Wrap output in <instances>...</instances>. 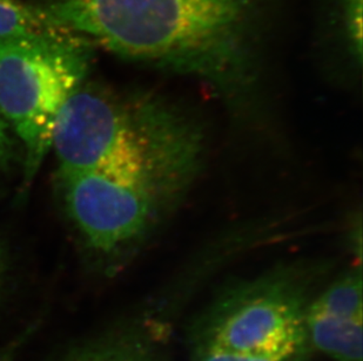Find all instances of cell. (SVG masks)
Masks as SVG:
<instances>
[{"label": "cell", "mask_w": 363, "mask_h": 361, "mask_svg": "<svg viewBox=\"0 0 363 361\" xmlns=\"http://www.w3.org/2000/svg\"><path fill=\"white\" fill-rule=\"evenodd\" d=\"M363 319L306 311V339L336 361H362Z\"/></svg>", "instance_id": "8992f818"}, {"label": "cell", "mask_w": 363, "mask_h": 361, "mask_svg": "<svg viewBox=\"0 0 363 361\" xmlns=\"http://www.w3.org/2000/svg\"><path fill=\"white\" fill-rule=\"evenodd\" d=\"M362 285L361 266L353 268L309 303L307 311L334 317L362 319Z\"/></svg>", "instance_id": "ba28073f"}, {"label": "cell", "mask_w": 363, "mask_h": 361, "mask_svg": "<svg viewBox=\"0 0 363 361\" xmlns=\"http://www.w3.org/2000/svg\"><path fill=\"white\" fill-rule=\"evenodd\" d=\"M0 361H10V357L6 353H3V355H0Z\"/></svg>", "instance_id": "4fadbf2b"}, {"label": "cell", "mask_w": 363, "mask_h": 361, "mask_svg": "<svg viewBox=\"0 0 363 361\" xmlns=\"http://www.w3.org/2000/svg\"><path fill=\"white\" fill-rule=\"evenodd\" d=\"M202 130L182 107L150 92L79 88L55 120L51 148L60 174L104 171L151 156Z\"/></svg>", "instance_id": "3957f363"}, {"label": "cell", "mask_w": 363, "mask_h": 361, "mask_svg": "<svg viewBox=\"0 0 363 361\" xmlns=\"http://www.w3.org/2000/svg\"><path fill=\"white\" fill-rule=\"evenodd\" d=\"M91 42L79 37L0 40V114L26 151L30 182L51 149L55 120L89 69Z\"/></svg>", "instance_id": "277c9868"}, {"label": "cell", "mask_w": 363, "mask_h": 361, "mask_svg": "<svg viewBox=\"0 0 363 361\" xmlns=\"http://www.w3.org/2000/svg\"><path fill=\"white\" fill-rule=\"evenodd\" d=\"M311 273L280 265L223 293L206 316L201 346L294 358L305 344Z\"/></svg>", "instance_id": "5b68a950"}, {"label": "cell", "mask_w": 363, "mask_h": 361, "mask_svg": "<svg viewBox=\"0 0 363 361\" xmlns=\"http://www.w3.org/2000/svg\"><path fill=\"white\" fill-rule=\"evenodd\" d=\"M48 10L89 42L196 79L234 110L252 108L266 26L261 0H55Z\"/></svg>", "instance_id": "6da1fadb"}, {"label": "cell", "mask_w": 363, "mask_h": 361, "mask_svg": "<svg viewBox=\"0 0 363 361\" xmlns=\"http://www.w3.org/2000/svg\"><path fill=\"white\" fill-rule=\"evenodd\" d=\"M293 359H294V358H291V360H288V361H300V360H293Z\"/></svg>", "instance_id": "5bb4252c"}, {"label": "cell", "mask_w": 363, "mask_h": 361, "mask_svg": "<svg viewBox=\"0 0 363 361\" xmlns=\"http://www.w3.org/2000/svg\"><path fill=\"white\" fill-rule=\"evenodd\" d=\"M84 361H157V357L141 341L128 340Z\"/></svg>", "instance_id": "30bf717a"}, {"label": "cell", "mask_w": 363, "mask_h": 361, "mask_svg": "<svg viewBox=\"0 0 363 361\" xmlns=\"http://www.w3.org/2000/svg\"><path fill=\"white\" fill-rule=\"evenodd\" d=\"M203 157L175 154L107 171L62 175L66 205L93 249L104 255L137 249L185 198Z\"/></svg>", "instance_id": "7a4b0ae2"}, {"label": "cell", "mask_w": 363, "mask_h": 361, "mask_svg": "<svg viewBox=\"0 0 363 361\" xmlns=\"http://www.w3.org/2000/svg\"><path fill=\"white\" fill-rule=\"evenodd\" d=\"M10 149V140L6 135V130H5V123H4L3 116L0 114V159L6 157Z\"/></svg>", "instance_id": "7c38bea8"}, {"label": "cell", "mask_w": 363, "mask_h": 361, "mask_svg": "<svg viewBox=\"0 0 363 361\" xmlns=\"http://www.w3.org/2000/svg\"><path fill=\"white\" fill-rule=\"evenodd\" d=\"M363 0H341L340 21L350 55L361 64L362 60Z\"/></svg>", "instance_id": "9c48e42d"}, {"label": "cell", "mask_w": 363, "mask_h": 361, "mask_svg": "<svg viewBox=\"0 0 363 361\" xmlns=\"http://www.w3.org/2000/svg\"><path fill=\"white\" fill-rule=\"evenodd\" d=\"M291 359L274 353H240L198 345L194 361H288Z\"/></svg>", "instance_id": "8fae6325"}, {"label": "cell", "mask_w": 363, "mask_h": 361, "mask_svg": "<svg viewBox=\"0 0 363 361\" xmlns=\"http://www.w3.org/2000/svg\"><path fill=\"white\" fill-rule=\"evenodd\" d=\"M37 35L78 37L79 35L62 25L50 10L19 0H0V40Z\"/></svg>", "instance_id": "52a82bcc"}]
</instances>
